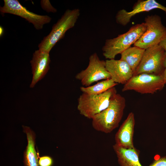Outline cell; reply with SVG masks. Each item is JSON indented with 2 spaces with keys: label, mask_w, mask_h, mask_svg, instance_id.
I'll use <instances>...</instances> for the list:
<instances>
[{
  "label": "cell",
  "mask_w": 166,
  "mask_h": 166,
  "mask_svg": "<svg viewBox=\"0 0 166 166\" xmlns=\"http://www.w3.org/2000/svg\"><path fill=\"white\" fill-rule=\"evenodd\" d=\"M24 132L26 135L27 145L24 152V166H38L39 155L35 148V134L30 127L22 126Z\"/></svg>",
  "instance_id": "obj_15"
},
{
  "label": "cell",
  "mask_w": 166,
  "mask_h": 166,
  "mask_svg": "<svg viewBox=\"0 0 166 166\" xmlns=\"http://www.w3.org/2000/svg\"><path fill=\"white\" fill-rule=\"evenodd\" d=\"M41 5L42 9L47 12L54 13L57 11L56 9L51 5L49 0H41Z\"/></svg>",
  "instance_id": "obj_19"
},
{
  "label": "cell",
  "mask_w": 166,
  "mask_h": 166,
  "mask_svg": "<svg viewBox=\"0 0 166 166\" xmlns=\"http://www.w3.org/2000/svg\"><path fill=\"white\" fill-rule=\"evenodd\" d=\"M164 69L163 73L162 75L164 80L165 84H166V54H165V56L164 61Z\"/></svg>",
  "instance_id": "obj_22"
},
{
  "label": "cell",
  "mask_w": 166,
  "mask_h": 166,
  "mask_svg": "<svg viewBox=\"0 0 166 166\" xmlns=\"http://www.w3.org/2000/svg\"><path fill=\"white\" fill-rule=\"evenodd\" d=\"M116 93L115 87L99 94L82 93L78 99L77 110L81 115L92 119L108 107L111 97Z\"/></svg>",
  "instance_id": "obj_4"
},
{
  "label": "cell",
  "mask_w": 166,
  "mask_h": 166,
  "mask_svg": "<svg viewBox=\"0 0 166 166\" xmlns=\"http://www.w3.org/2000/svg\"><path fill=\"white\" fill-rule=\"evenodd\" d=\"M157 9L163 10L166 14V7L156 0H139L134 4L132 10L128 11L122 9L118 11L115 16L116 21L117 24L125 26L130 22L131 18L136 14Z\"/></svg>",
  "instance_id": "obj_10"
},
{
  "label": "cell",
  "mask_w": 166,
  "mask_h": 166,
  "mask_svg": "<svg viewBox=\"0 0 166 166\" xmlns=\"http://www.w3.org/2000/svg\"><path fill=\"white\" fill-rule=\"evenodd\" d=\"M105 61L106 68L115 83L124 84L133 76L132 69L124 61L115 59Z\"/></svg>",
  "instance_id": "obj_12"
},
{
  "label": "cell",
  "mask_w": 166,
  "mask_h": 166,
  "mask_svg": "<svg viewBox=\"0 0 166 166\" xmlns=\"http://www.w3.org/2000/svg\"><path fill=\"white\" fill-rule=\"evenodd\" d=\"M144 20L146 30L133 45L145 49L159 45L166 36V27L163 24L160 17L157 14L147 15Z\"/></svg>",
  "instance_id": "obj_5"
},
{
  "label": "cell",
  "mask_w": 166,
  "mask_h": 166,
  "mask_svg": "<svg viewBox=\"0 0 166 166\" xmlns=\"http://www.w3.org/2000/svg\"><path fill=\"white\" fill-rule=\"evenodd\" d=\"M145 51V49L136 46H131L121 53L120 60L127 63L133 74L142 60Z\"/></svg>",
  "instance_id": "obj_16"
},
{
  "label": "cell",
  "mask_w": 166,
  "mask_h": 166,
  "mask_svg": "<svg viewBox=\"0 0 166 166\" xmlns=\"http://www.w3.org/2000/svg\"><path fill=\"white\" fill-rule=\"evenodd\" d=\"M3 28H2V27L0 26V36H2V34H3Z\"/></svg>",
  "instance_id": "obj_23"
},
{
  "label": "cell",
  "mask_w": 166,
  "mask_h": 166,
  "mask_svg": "<svg viewBox=\"0 0 166 166\" xmlns=\"http://www.w3.org/2000/svg\"><path fill=\"white\" fill-rule=\"evenodd\" d=\"M135 121L134 113H130L115 134V144L125 148L134 147L133 136Z\"/></svg>",
  "instance_id": "obj_13"
},
{
  "label": "cell",
  "mask_w": 166,
  "mask_h": 166,
  "mask_svg": "<svg viewBox=\"0 0 166 166\" xmlns=\"http://www.w3.org/2000/svg\"><path fill=\"white\" fill-rule=\"evenodd\" d=\"M164 49L159 45L145 49L142 60L133 76L141 73L162 75L164 69Z\"/></svg>",
  "instance_id": "obj_6"
},
{
  "label": "cell",
  "mask_w": 166,
  "mask_h": 166,
  "mask_svg": "<svg viewBox=\"0 0 166 166\" xmlns=\"http://www.w3.org/2000/svg\"><path fill=\"white\" fill-rule=\"evenodd\" d=\"M159 45L164 49L166 54V36L161 41Z\"/></svg>",
  "instance_id": "obj_21"
},
{
  "label": "cell",
  "mask_w": 166,
  "mask_h": 166,
  "mask_svg": "<svg viewBox=\"0 0 166 166\" xmlns=\"http://www.w3.org/2000/svg\"><path fill=\"white\" fill-rule=\"evenodd\" d=\"M75 78L83 86L88 87L100 80L111 78V75L106 68L105 61L101 60L94 53L89 56L86 68L77 73Z\"/></svg>",
  "instance_id": "obj_8"
},
{
  "label": "cell",
  "mask_w": 166,
  "mask_h": 166,
  "mask_svg": "<svg viewBox=\"0 0 166 166\" xmlns=\"http://www.w3.org/2000/svg\"><path fill=\"white\" fill-rule=\"evenodd\" d=\"M4 2L3 6L0 7L1 13L10 14L25 18L32 23L37 30L42 29L44 25L51 21L50 17L40 15L29 11L17 0H4Z\"/></svg>",
  "instance_id": "obj_9"
},
{
  "label": "cell",
  "mask_w": 166,
  "mask_h": 166,
  "mask_svg": "<svg viewBox=\"0 0 166 166\" xmlns=\"http://www.w3.org/2000/svg\"><path fill=\"white\" fill-rule=\"evenodd\" d=\"M49 53L38 49L35 50L33 53L32 58L30 62L33 74L30 88L34 87L48 72L50 62Z\"/></svg>",
  "instance_id": "obj_11"
},
{
  "label": "cell",
  "mask_w": 166,
  "mask_h": 166,
  "mask_svg": "<svg viewBox=\"0 0 166 166\" xmlns=\"http://www.w3.org/2000/svg\"><path fill=\"white\" fill-rule=\"evenodd\" d=\"M148 166H166V156L155 159Z\"/></svg>",
  "instance_id": "obj_20"
},
{
  "label": "cell",
  "mask_w": 166,
  "mask_h": 166,
  "mask_svg": "<svg viewBox=\"0 0 166 166\" xmlns=\"http://www.w3.org/2000/svg\"><path fill=\"white\" fill-rule=\"evenodd\" d=\"M144 23L137 24L132 26L126 32L113 38L105 40L102 47L104 56L108 59H115L116 56L121 54L138 41L146 30Z\"/></svg>",
  "instance_id": "obj_2"
},
{
  "label": "cell",
  "mask_w": 166,
  "mask_h": 166,
  "mask_svg": "<svg viewBox=\"0 0 166 166\" xmlns=\"http://www.w3.org/2000/svg\"><path fill=\"white\" fill-rule=\"evenodd\" d=\"M165 84L162 75L141 73L133 76L123 86V92L133 90L142 94H153L161 90Z\"/></svg>",
  "instance_id": "obj_7"
},
{
  "label": "cell",
  "mask_w": 166,
  "mask_h": 166,
  "mask_svg": "<svg viewBox=\"0 0 166 166\" xmlns=\"http://www.w3.org/2000/svg\"><path fill=\"white\" fill-rule=\"evenodd\" d=\"M53 164V159L50 156H44L39 157V166H52Z\"/></svg>",
  "instance_id": "obj_18"
},
{
  "label": "cell",
  "mask_w": 166,
  "mask_h": 166,
  "mask_svg": "<svg viewBox=\"0 0 166 166\" xmlns=\"http://www.w3.org/2000/svg\"><path fill=\"white\" fill-rule=\"evenodd\" d=\"M125 106L124 97L117 93L113 94L108 107L92 119L93 128L98 132L111 133L118 127Z\"/></svg>",
  "instance_id": "obj_1"
},
{
  "label": "cell",
  "mask_w": 166,
  "mask_h": 166,
  "mask_svg": "<svg viewBox=\"0 0 166 166\" xmlns=\"http://www.w3.org/2000/svg\"><path fill=\"white\" fill-rule=\"evenodd\" d=\"M80 14L78 8L67 10L53 26L50 33L39 44V49L49 53L55 45L63 38L66 31L74 26Z\"/></svg>",
  "instance_id": "obj_3"
},
{
  "label": "cell",
  "mask_w": 166,
  "mask_h": 166,
  "mask_svg": "<svg viewBox=\"0 0 166 166\" xmlns=\"http://www.w3.org/2000/svg\"><path fill=\"white\" fill-rule=\"evenodd\" d=\"M118 85L111 78L103 80L95 84L88 87L80 88L82 93L91 94H99L104 93Z\"/></svg>",
  "instance_id": "obj_17"
},
{
  "label": "cell",
  "mask_w": 166,
  "mask_h": 166,
  "mask_svg": "<svg viewBox=\"0 0 166 166\" xmlns=\"http://www.w3.org/2000/svg\"><path fill=\"white\" fill-rule=\"evenodd\" d=\"M113 148L120 166H142L139 159L140 152L135 147L125 148L115 144Z\"/></svg>",
  "instance_id": "obj_14"
}]
</instances>
